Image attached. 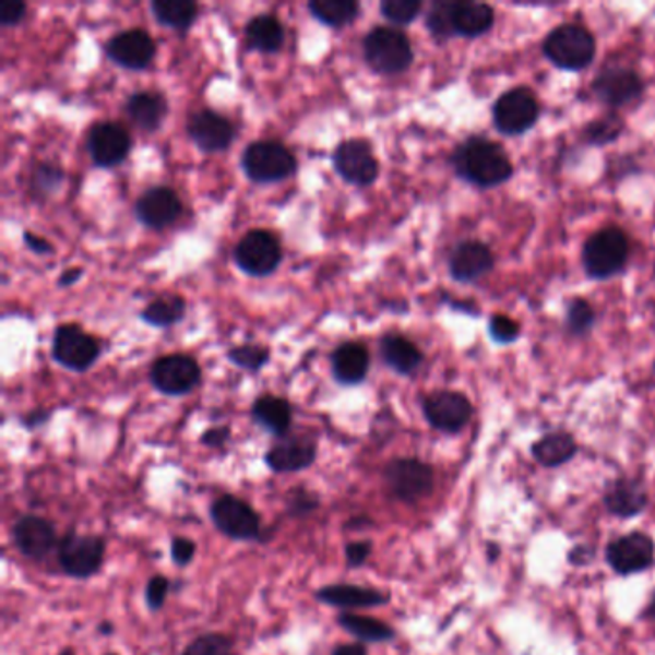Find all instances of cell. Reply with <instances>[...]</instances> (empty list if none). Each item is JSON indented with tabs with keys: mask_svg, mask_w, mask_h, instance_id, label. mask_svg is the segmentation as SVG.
I'll use <instances>...</instances> for the list:
<instances>
[{
	"mask_svg": "<svg viewBox=\"0 0 655 655\" xmlns=\"http://www.w3.org/2000/svg\"><path fill=\"white\" fill-rule=\"evenodd\" d=\"M604 503L611 515L631 520L646 510V487L639 479L629 477L611 480L604 492Z\"/></svg>",
	"mask_w": 655,
	"mask_h": 655,
	"instance_id": "cell-25",
	"label": "cell"
},
{
	"mask_svg": "<svg viewBox=\"0 0 655 655\" xmlns=\"http://www.w3.org/2000/svg\"><path fill=\"white\" fill-rule=\"evenodd\" d=\"M87 151L98 168H114L128 158L131 136L118 121H98L88 129Z\"/></svg>",
	"mask_w": 655,
	"mask_h": 655,
	"instance_id": "cell-17",
	"label": "cell"
},
{
	"mask_svg": "<svg viewBox=\"0 0 655 655\" xmlns=\"http://www.w3.org/2000/svg\"><path fill=\"white\" fill-rule=\"evenodd\" d=\"M227 358L239 368L258 371L270 361V350L260 344H242V346L229 350Z\"/></svg>",
	"mask_w": 655,
	"mask_h": 655,
	"instance_id": "cell-41",
	"label": "cell"
},
{
	"mask_svg": "<svg viewBox=\"0 0 655 655\" xmlns=\"http://www.w3.org/2000/svg\"><path fill=\"white\" fill-rule=\"evenodd\" d=\"M181 200L169 187H153L136 199L135 214L141 224L151 229H164L181 216Z\"/></svg>",
	"mask_w": 655,
	"mask_h": 655,
	"instance_id": "cell-23",
	"label": "cell"
},
{
	"mask_svg": "<svg viewBox=\"0 0 655 655\" xmlns=\"http://www.w3.org/2000/svg\"><path fill=\"white\" fill-rule=\"evenodd\" d=\"M592 93L611 108L631 105L644 93V81L639 73L629 68H608L602 70L592 81Z\"/></svg>",
	"mask_w": 655,
	"mask_h": 655,
	"instance_id": "cell-19",
	"label": "cell"
},
{
	"mask_svg": "<svg viewBox=\"0 0 655 655\" xmlns=\"http://www.w3.org/2000/svg\"><path fill=\"white\" fill-rule=\"evenodd\" d=\"M308 9L321 24L343 27L356 20L360 12V4L354 0H312Z\"/></svg>",
	"mask_w": 655,
	"mask_h": 655,
	"instance_id": "cell-36",
	"label": "cell"
},
{
	"mask_svg": "<svg viewBox=\"0 0 655 655\" xmlns=\"http://www.w3.org/2000/svg\"><path fill=\"white\" fill-rule=\"evenodd\" d=\"M58 655H75V650L73 647H64V650H60Z\"/></svg>",
	"mask_w": 655,
	"mask_h": 655,
	"instance_id": "cell-57",
	"label": "cell"
},
{
	"mask_svg": "<svg viewBox=\"0 0 655 655\" xmlns=\"http://www.w3.org/2000/svg\"><path fill=\"white\" fill-rule=\"evenodd\" d=\"M654 275H655V270H654Z\"/></svg>",
	"mask_w": 655,
	"mask_h": 655,
	"instance_id": "cell-61",
	"label": "cell"
},
{
	"mask_svg": "<svg viewBox=\"0 0 655 655\" xmlns=\"http://www.w3.org/2000/svg\"><path fill=\"white\" fill-rule=\"evenodd\" d=\"M106 655H116V654H106Z\"/></svg>",
	"mask_w": 655,
	"mask_h": 655,
	"instance_id": "cell-59",
	"label": "cell"
},
{
	"mask_svg": "<svg viewBox=\"0 0 655 655\" xmlns=\"http://www.w3.org/2000/svg\"><path fill=\"white\" fill-rule=\"evenodd\" d=\"M57 556L58 565L66 575L87 581L105 565V538L96 535L68 533L60 538Z\"/></svg>",
	"mask_w": 655,
	"mask_h": 655,
	"instance_id": "cell-7",
	"label": "cell"
},
{
	"mask_svg": "<svg viewBox=\"0 0 655 655\" xmlns=\"http://www.w3.org/2000/svg\"><path fill=\"white\" fill-rule=\"evenodd\" d=\"M48 421V412L45 409H37V412H32V414H27V416L22 419V424L27 427V429H37L43 424H47Z\"/></svg>",
	"mask_w": 655,
	"mask_h": 655,
	"instance_id": "cell-54",
	"label": "cell"
},
{
	"mask_svg": "<svg viewBox=\"0 0 655 655\" xmlns=\"http://www.w3.org/2000/svg\"><path fill=\"white\" fill-rule=\"evenodd\" d=\"M592 558H594V550L591 546H576L575 550L569 553V561L573 565H584V563L592 561Z\"/></svg>",
	"mask_w": 655,
	"mask_h": 655,
	"instance_id": "cell-53",
	"label": "cell"
},
{
	"mask_svg": "<svg viewBox=\"0 0 655 655\" xmlns=\"http://www.w3.org/2000/svg\"><path fill=\"white\" fill-rule=\"evenodd\" d=\"M187 302L183 296L162 295L154 298L151 305L141 312V318L153 327H171L183 320Z\"/></svg>",
	"mask_w": 655,
	"mask_h": 655,
	"instance_id": "cell-35",
	"label": "cell"
},
{
	"mask_svg": "<svg viewBox=\"0 0 655 655\" xmlns=\"http://www.w3.org/2000/svg\"><path fill=\"white\" fill-rule=\"evenodd\" d=\"M126 112L136 128L156 131L168 116V100L158 91H136L129 96Z\"/></svg>",
	"mask_w": 655,
	"mask_h": 655,
	"instance_id": "cell-27",
	"label": "cell"
},
{
	"mask_svg": "<svg viewBox=\"0 0 655 655\" xmlns=\"http://www.w3.org/2000/svg\"><path fill=\"white\" fill-rule=\"evenodd\" d=\"M153 14L162 25L184 32L199 16V4L189 0H154Z\"/></svg>",
	"mask_w": 655,
	"mask_h": 655,
	"instance_id": "cell-34",
	"label": "cell"
},
{
	"mask_svg": "<svg viewBox=\"0 0 655 655\" xmlns=\"http://www.w3.org/2000/svg\"><path fill=\"white\" fill-rule=\"evenodd\" d=\"M650 614H652V617L655 619V594L654 598H652V604H650Z\"/></svg>",
	"mask_w": 655,
	"mask_h": 655,
	"instance_id": "cell-58",
	"label": "cell"
},
{
	"mask_svg": "<svg viewBox=\"0 0 655 655\" xmlns=\"http://www.w3.org/2000/svg\"><path fill=\"white\" fill-rule=\"evenodd\" d=\"M543 52L556 68L581 72L596 58V39L584 25H558L544 39Z\"/></svg>",
	"mask_w": 655,
	"mask_h": 655,
	"instance_id": "cell-3",
	"label": "cell"
},
{
	"mask_svg": "<svg viewBox=\"0 0 655 655\" xmlns=\"http://www.w3.org/2000/svg\"><path fill=\"white\" fill-rule=\"evenodd\" d=\"M450 275L460 283H475L487 277L495 267V254L480 240H464L450 254Z\"/></svg>",
	"mask_w": 655,
	"mask_h": 655,
	"instance_id": "cell-24",
	"label": "cell"
},
{
	"mask_svg": "<svg viewBox=\"0 0 655 655\" xmlns=\"http://www.w3.org/2000/svg\"><path fill=\"white\" fill-rule=\"evenodd\" d=\"M336 174L346 183L368 187L379 176V162L373 156L371 144L364 139H346L338 144L333 154Z\"/></svg>",
	"mask_w": 655,
	"mask_h": 655,
	"instance_id": "cell-15",
	"label": "cell"
},
{
	"mask_svg": "<svg viewBox=\"0 0 655 655\" xmlns=\"http://www.w3.org/2000/svg\"><path fill=\"white\" fill-rule=\"evenodd\" d=\"M202 379L199 361L187 354H169L154 361L151 383L156 391L168 396H183L196 389Z\"/></svg>",
	"mask_w": 655,
	"mask_h": 655,
	"instance_id": "cell-11",
	"label": "cell"
},
{
	"mask_svg": "<svg viewBox=\"0 0 655 655\" xmlns=\"http://www.w3.org/2000/svg\"><path fill=\"white\" fill-rule=\"evenodd\" d=\"M565 323L571 335H586L596 323V312L583 298H573L568 305Z\"/></svg>",
	"mask_w": 655,
	"mask_h": 655,
	"instance_id": "cell-40",
	"label": "cell"
},
{
	"mask_svg": "<svg viewBox=\"0 0 655 655\" xmlns=\"http://www.w3.org/2000/svg\"><path fill=\"white\" fill-rule=\"evenodd\" d=\"M187 131L192 143L204 153H222L231 146L235 139V126L222 114L214 110H199L191 116Z\"/></svg>",
	"mask_w": 655,
	"mask_h": 655,
	"instance_id": "cell-22",
	"label": "cell"
},
{
	"mask_svg": "<svg viewBox=\"0 0 655 655\" xmlns=\"http://www.w3.org/2000/svg\"><path fill=\"white\" fill-rule=\"evenodd\" d=\"M623 120L617 114H608L598 120L591 121L584 128L583 139L592 146H604V144L616 143L623 133Z\"/></svg>",
	"mask_w": 655,
	"mask_h": 655,
	"instance_id": "cell-37",
	"label": "cell"
},
{
	"mask_svg": "<svg viewBox=\"0 0 655 655\" xmlns=\"http://www.w3.org/2000/svg\"><path fill=\"white\" fill-rule=\"evenodd\" d=\"M384 485L392 498L416 503L425 500L434 488V472L417 457H396L384 465Z\"/></svg>",
	"mask_w": 655,
	"mask_h": 655,
	"instance_id": "cell-8",
	"label": "cell"
},
{
	"mask_svg": "<svg viewBox=\"0 0 655 655\" xmlns=\"http://www.w3.org/2000/svg\"><path fill=\"white\" fill-rule=\"evenodd\" d=\"M488 333L492 336L495 343L512 344L520 338V321L512 320L503 313H495L488 321Z\"/></svg>",
	"mask_w": 655,
	"mask_h": 655,
	"instance_id": "cell-44",
	"label": "cell"
},
{
	"mask_svg": "<svg viewBox=\"0 0 655 655\" xmlns=\"http://www.w3.org/2000/svg\"><path fill=\"white\" fill-rule=\"evenodd\" d=\"M27 4L20 0H2L0 2V24L16 25L24 20Z\"/></svg>",
	"mask_w": 655,
	"mask_h": 655,
	"instance_id": "cell-49",
	"label": "cell"
},
{
	"mask_svg": "<svg viewBox=\"0 0 655 655\" xmlns=\"http://www.w3.org/2000/svg\"><path fill=\"white\" fill-rule=\"evenodd\" d=\"M336 624L361 644H381L396 639V631L391 624L383 623L376 617L358 616L354 611H343L336 617Z\"/></svg>",
	"mask_w": 655,
	"mask_h": 655,
	"instance_id": "cell-31",
	"label": "cell"
},
{
	"mask_svg": "<svg viewBox=\"0 0 655 655\" xmlns=\"http://www.w3.org/2000/svg\"><path fill=\"white\" fill-rule=\"evenodd\" d=\"M331 655H368V647L361 642H350V644H336Z\"/></svg>",
	"mask_w": 655,
	"mask_h": 655,
	"instance_id": "cell-52",
	"label": "cell"
},
{
	"mask_svg": "<svg viewBox=\"0 0 655 655\" xmlns=\"http://www.w3.org/2000/svg\"><path fill=\"white\" fill-rule=\"evenodd\" d=\"M106 55L114 64L128 68V70H143L151 66L156 57V40L139 27H131L126 32L116 33L112 39L106 43Z\"/></svg>",
	"mask_w": 655,
	"mask_h": 655,
	"instance_id": "cell-20",
	"label": "cell"
},
{
	"mask_svg": "<svg viewBox=\"0 0 655 655\" xmlns=\"http://www.w3.org/2000/svg\"><path fill=\"white\" fill-rule=\"evenodd\" d=\"M315 599L331 606V608L350 609L379 608L391 602V592L373 588V586H360V584L336 583L321 586L315 591Z\"/></svg>",
	"mask_w": 655,
	"mask_h": 655,
	"instance_id": "cell-21",
	"label": "cell"
},
{
	"mask_svg": "<svg viewBox=\"0 0 655 655\" xmlns=\"http://www.w3.org/2000/svg\"><path fill=\"white\" fill-rule=\"evenodd\" d=\"M381 356L384 364L400 376H412L424 364V352L402 333H386L381 338Z\"/></svg>",
	"mask_w": 655,
	"mask_h": 655,
	"instance_id": "cell-28",
	"label": "cell"
},
{
	"mask_svg": "<svg viewBox=\"0 0 655 655\" xmlns=\"http://www.w3.org/2000/svg\"><path fill=\"white\" fill-rule=\"evenodd\" d=\"M318 460V442L308 434H287L277 440L265 454V465L273 473H300L310 469Z\"/></svg>",
	"mask_w": 655,
	"mask_h": 655,
	"instance_id": "cell-18",
	"label": "cell"
},
{
	"mask_svg": "<svg viewBox=\"0 0 655 655\" xmlns=\"http://www.w3.org/2000/svg\"><path fill=\"white\" fill-rule=\"evenodd\" d=\"M320 496L306 487H298L295 490H290V495L287 498V513L290 517H306V515H310L315 510H320Z\"/></svg>",
	"mask_w": 655,
	"mask_h": 655,
	"instance_id": "cell-43",
	"label": "cell"
},
{
	"mask_svg": "<svg viewBox=\"0 0 655 655\" xmlns=\"http://www.w3.org/2000/svg\"><path fill=\"white\" fill-rule=\"evenodd\" d=\"M364 57L377 73L396 75L406 72L414 62L412 40L398 27L379 25L364 39Z\"/></svg>",
	"mask_w": 655,
	"mask_h": 655,
	"instance_id": "cell-4",
	"label": "cell"
},
{
	"mask_svg": "<svg viewBox=\"0 0 655 655\" xmlns=\"http://www.w3.org/2000/svg\"><path fill=\"white\" fill-rule=\"evenodd\" d=\"M281 258L283 250L279 239L267 229L248 231L235 247V262L252 277H265L275 272L279 267Z\"/></svg>",
	"mask_w": 655,
	"mask_h": 655,
	"instance_id": "cell-10",
	"label": "cell"
},
{
	"mask_svg": "<svg viewBox=\"0 0 655 655\" xmlns=\"http://www.w3.org/2000/svg\"><path fill=\"white\" fill-rule=\"evenodd\" d=\"M252 419L273 437H287L293 425V408L287 400L273 394H264L252 404Z\"/></svg>",
	"mask_w": 655,
	"mask_h": 655,
	"instance_id": "cell-29",
	"label": "cell"
},
{
	"mask_svg": "<svg viewBox=\"0 0 655 655\" xmlns=\"http://www.w3.org/2000/svg\"><path fill=\"white\" fill-rule=\"evenodd\" d=\"M424 4L419 0H384L381 14L396 25H408L421 14Z\"/></svg>",
	"mask_w": 655,
	"mask_h": 655,
	"instance_id": "cell-42",
	"label": "cell"
},
{
	"mask_svg": "<svg viewBox=\"0 0 655 655\" xmlns=\"http://www.w3.org/2000/svg\"><path fill=\"white\" fill-rule=\"evenodd\" d=\"M231 439L229 427H212L200 437V442L206 448H222Z\"/></svg>",
	"mask_w": 655,
	"mask_h": 655,
	"instance_id": "cell-50",
	"label": "cell"
},
{
	"mask_svg": "<svg viewBox=\"0 0 655 655\" xmlns=\"http://www.w3.org/2000/svg\"><path fill=\"white\" fill-rule=\"evenodd\" d=\"M371 553H373V543L371 540H356V543L346 544V548H344L346 565L350 569L364 568L368 563Z\"/></svg>",
	"mask_w": 655,
	"mask_h": 655,
	"instance_id": "cell-48",
	"label": "cell"
},
{
	"mask_svg": "<svg viewBox=\"0 0 655 655\" xmlns=\"http://www.w3.org/2000/svg\"><path fill=\"white\" fill-rule=\"evenodd\" d=\"M81 273L83 272L78 270V267H70V270H66V272L60 275L58 285H60V287H70V285H73L75 281L80 279Z\"/></svg>",
	"mask_w": 655,
	"mask_h": 655,
	"instance_id": "cell-55",
	"label": "cell"
},
{
	"mask_svg": "<svg viewBox=\"0 0 655 655\" xmlns=\"http://www.w3.org/2000/svg\"><path fill=\"white\" fill-rule=\"evenodd\" d=\"M654 371H655V364H654Z\"/></svg>",
	"mask_w": 655,
	"mask_h": 655,
	"instance_id": "cell-60",
	"label": "cell"
},
{
	"mask_svg": "<svg viewBox=\"0 0 655 655\" xmlns=\"http://www.w3.org/2000/svg\"><path fill=\"white\" fill-rule=\"evenodd\" d=\"M242 169L254 183H277L296 171V156L279 141H257L242 153Z\"/></svg>",
	"mask_w": 655,
	"mask_h": 655,
	"instance_id": "cell-6",
	"label": "cell"
},
{
	"mask_svg": "<svg viewBox=\"0 0 655 655\" xmlns=\"http://www.w3.org/2000/svg\"><path fill=\"white\" fill-rule=\"evenodd\" d=\"M12 543L27 560L43 561L58 550L60 540L52 521L35 513H25L12 525Z\"/></svg>",
	"mask_w": 655,
	"mask_h": 655,
	"instance_id": "cell-14",
	"label": "cell"
},
{
	"mask_svg": "<svg viewBox=\"0 0 655 655\" xmlns=\"http://www.w3.org/2000/svg\"><path fill=\"white\" fill-rule=\"evenodd\" d=\"M576 440L568 431H553L544 434L531 446L533 457L544 467H560L576 456Z\"/></svg>",
	"mask_w": 655,
	"mask_h": 655,
	"instance_id": "cell-30",
	"label": "cell"
},
{
	"mask_svg": "<svg viewBox=\"0 0 655 655\" xmlns=\"http://www.w3.org/2000/svg\"><path fill=\"white\" fill-rule=\"evenodd\" d=\"M454 10H456V2L454 0H440L434 2L429 12H427V27L434 37L440 39H446V37H454Z\"/></svg>",
	"mask_w": 655,
	"mask_h": 655,
	"instance_id": "cell-39",
	"label": "cell"
},
{
	"mask_svg": "<svg viewBox=\"0 0 655 655\" xmlns=\"http://www.w3.org/2000/svg\"><path fill=\"white\" fill-rule=\"evenodd\" d=\"M424 416L432 429L456 434L472 421V400L457 391L432 392L424 400Z\"/></svg>",
	"mask_w": 655,
	"mask_h": 655,
	"instance_id": "cell-13",
	"label": "cell"
},
{
	"mask_svg": "<svg viewBox=\"0 0 655 655\" xmlns=\"http://www.w3.org/2000/svg\"><path fill=\"white\" fill-rule=\"evenodd\" d=\"M631 242L623 229L604 227L586 240L583 248L584 272L591 279H611L627 267Z\"/></svg>",
	"mask_w": 655,
	"mask_h": 655,
	"instance_id": "cell-2",
	"label": "cell"
},
{
	"mask_svg": "<svg viewBox=\"0 0 655 655\" xmlns=\"http://www.w3.org/2000/svg\"><path fill=\"white\" fill-rule=\"evenodd\" d=\"M457 177L480 189H495L513 177V164L500 144L487 136H467L452 154Z\"/></svg>",
	"mask_w": 655,
	"mask_h": 655,
	"instance_id": "cell-1",
	"label": "cell"
},
{
	"mask_svg": "<svg viewBox=\"0 0 655 655\" xmlns=\"http://www.w3.org/2000/svg\"><path fill=\"white\" fill-rule=\"evenodd\" d=\"M52 356L64 368L87 371L100 356V344L78 323H66L55 331Z\"/></svg>",
	"mask_w": 655,
	"mask_h": 655,
	"instance_id": "cell-12",
	"label": "cell"
},
{
	"mask_svg": "<svg viewBox=\"0 0 655 655\" xmlns=\"http://www.w3.org/2000/svg\"><path fill=\"white\" fill-rule=\"evenodd\" d=\"M495 25V10L485 2H456L454 32L460 37H480Z\"/></svg>",
	"mask_w": 655,
	"mask_h": 655,
	"instance_id": "cell-32",
	"label": "cell"
},
{
	"mask_svg": "<svg viewBox=\"0 0 655 655\" xmlns=\"http://www.w3.org/2000/svg\"><path fill=\"white\" fill-rule=\"evenodd\" d=\"M62 179H64L62 169L50 166V164H40L33 174V187L48 194V192L57 191L60 183H62Z\"/></svg>",
	"mask_w": 655,
	"mask_h": 655,
	"instance_id": "cell-46",
	"label": "cell"
},
{
	"mask_svg": "<svg viewBox=\"0 0 655 655\" xmlns=\"http://www.w3.org/2000/svg\"><path fill=\"white\" fill-rule=\"evenodd\" d=\"M331 366L338 383L346 386L361 383L369 371L368 348L360 343L341 344L331 356Z\"/></svg>",
	"mask_w": 655,
	"mask_h": 655,
	"instance_id": "cell-26",
	"label": "cell"
},
{
	"mask_svg": "<svg viewBox=\"0 0 655 655\" xmlns=\"http://www.w3.org/2000/svg\"><path fill=\"white\" fill-rule=\"evenodd\" d=\"M24 242L25 247L33 250V252H37V254H50V252H52V245H50L47 239L37 237L35 233L25 231Z\"/></svg>",
	"mask_w": 655,
	"mask_h": 655,
	"instance_id": "cell-51",
	"label": "cell"
},
{
	"mask_svg": "<svg viewBox=\"0 0 655 655\" xmlns=\"http://www.w3.org/2000/svg\"><path fill=\"white\" fill-rule=\"evenodd\" d=\"M181 655H237L235 640L224 632H206L192 640Z\"/></svg>",
	"mask_w": 655,
	"mask_h": 655,
	"instance_id": "cell-38",
	"label": "cell"
},
{
	"mask_svg": "<svg viewBox=\"0 0 655 655\" xmlns=\"http://www.w3.org/2000/svg\"><path fill=\"white\" fill-rule=\"evenodd\" d=\"M248 47L260 52H277L285 43V29L279 17L272 14H258L245 27Z\"/></svg>",
	"mask_w": 655,
	"mask_h": 655,
	"instance_id": "cell-33",
	"label": "cell"
},
{
	"mask_svg": "<svg viewBox=\"0 0 655 655\" xmlns=\"http://www.w3.org/2000/svg\"><path fill=\"white\" fill-rule=\"evenodd\" d=\"M606 560L617 575L629 576L642 573L654 565V540L644 533L619 536L609 544Z\"/></svg>",
	"mask_w": 655,
	"mask_h": 655,
	"instance_id": "cell-16",
	"label": "cell"
},
{
	"mask_svg": "<svg viewBox=\"0 0 655 655\" xmlns=\"http://www.w3.org/2000/svg\"><path fill=\"white\" fill-rule=\"evenodd\" d=\"M98 632H100V634H105V636H108V634H112L114 632V624L110 623V621H103L100 627H98Z\"/></svg>",
	"mask_w": 655,
	"mask_h": 655,
	"instance_id": "cell-56",
	"label": "cell"
},
{
	"mask_svg": "<svg viewBox=\"0 0 655 655\" xmlns=\"http://www.w3.org/2000/svg\"><path fill=\"white\" fill-rule=\"evenodd\" d=\"M210 520L222 535L235 543H264L260 513L239 496L222 495L210 505Z\"/></svg>",
	"mask_w": 655,
	"mask_h": 655,
	"instance_id": "cell-5",
	"label": "cell"
},
{
	"mask_svg": "<svg viewBox=\"0 0 655 655\" xmlns=\"http://www.w3.org/2000/svg\"><path fill=\"white\" fill-rule=\"evenodd\" d=\"M171 583L168 576L153 575L144 588V602L151 611H160L168 602Z\"/></svg>",
	"mask_w": 655,
	"mask_h": 655,
	"instance_id": "cell-45",
	"label": "cell"
},
{
	"mask_svg": "<svg viewBox=\"0 0 655 655\" xmlns=\"http://www.w3.org/2000/svg\"><path fill=\"white\" fill-rule=\"evenodd\" d=\"M169 551H171V560L177 568H187V565H191V561L196 556V543L187 536H176V538H171Z\"/></svg>",
	"mask_w": 655,
	"mask_h": 655,
	"instance_id": "cell-47",
	"label": "cell"
},
{
	"mask_svg": "<svg viewBox=\"0 0 655 655\" xmlns=\"http://www.w3.org/2000/svg\"><path fill=\"white\" fill-rule=\"evenodd\" d=\"M540 116V105L535 93L528 87H515L505 91L492 108L495 128L502 135L515 136L535 128Z\"/></svg>",
	"mask_w": 655,
	"mask_h": 655,
	"instance_id": "cell-9",
	"label": "cell"
}]
</instances>
